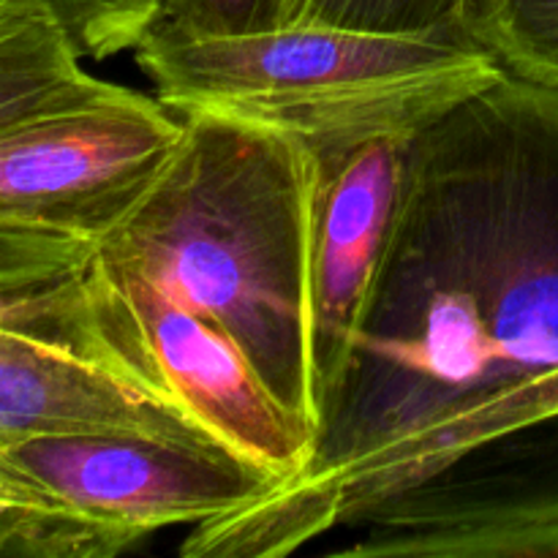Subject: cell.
<instances>
[{"instance_id":"1","label":"cell","mask_w":558,"mask_h":558,"mask_svg":"<svg viewBox=\"0 0 558 558\" xmlns=\"http://www.w3.org/2000/svg\"><path fill=\"white\" fill-rule=\"evenodd\" d=\"M558 371V93L501 71L409 136L390 243L303 472L191 526L185 558L360 537L461 425Z\"/></svg>"},{"instance_id":"2","label":"cell","mask_w":558,"mask_h":558,"mask_svg":"<svg viewBox=\"0 0 558 558\" xmlns=\"http://www.w3.org/2000/svg\"><path fill=\"white\" fill-rule=\"evenodd\" d=\"M180 118L158 178L76 272L82 343L287 485L308 466L319 425L316 156L265 125Z\"/></svg>"},{"instance_id":"3","label":"cell","mask_w":558,"mask_h":558,"mask_svg":"<svg viewBox=\"0 0 558 558\" xmlns=\"http://www.w3.org/2000/svg\"><path fill=\"white\" fill-rule=\"evenodd\" d=\"M134 54L172 112L265 125L308 147L414 134L505 71L469 36H392L316 22L156 38L136 44Z\"/></svg>"},{"instance_id":"4","label":"cell","mask_w":558,"mask_h":558,"mask_svg":"<svg viewBox=\"0 0 558 558\" xmlns=\"http://www.w3.org/2000/svg\"><path fill=\"white\" fill-rule=\"evenodd\" d=\"M183 134L161 98L104 85L0 134V221L101 240L150 189Z\"/></svg>"},{"instance_id":"5","label":"cell","mask_w":558,"mask_h":558,"mask_svg":"<svg viewBox=\"0 0 558 558\" xmlns=\"http://www.w3.org/2000/svg\"><path fill=\"white\" fill-rule=\"evenodd\" d=\"M0 450L71 510L134 543L158 529L232 515L281 485L227 447L150 436H38Z\"/></svg>"},{"instance_id":"6","label":"cell","mask_w":558,"mask_h":558,"mask_svg":"<svg viewBox=\"0 0 558 558\" xmlns=\"http://www.w3.org/2000/svg\"><path fill=\"white\" fill-rule=\"evenodd\" d=\"M74 272L0 287V447L65 434H131L223 447L178 403L74 347L69 332Z\"/></svg>"},{"instance_id":"7","label":"cell","mask_w":558,"mask_h":558,"mask_svg":"<svg viewBox=\"0 0 558 558\" xmlns=\"http://www.w3.org/2000/svg\"><path fill=\"white\" fill-rule=\"evenodd\" d=\"M409 136L387 134L311 147L316 156L308 259L311 357L319 409L347 365L390 243Z\"/></svg>"},{"instance_id":"8","label":"cell","mask_w":558,"mask_h":558,"mask_svg":"<svg viewBox=\"0 0 558 558\" xmlns=\"http://www.w3.org/2000/svg\"><path fill=\"white\" fill-rule=\"evenodd\" d=\"M80 58L49 11L0 0V134L101 90L107 82L87 74Z\"/></svg>"},{"instance_id":"9","label":"cell","mask_w":558,"mask_h":558,"mask_svg":"<svg viewBox=\"0 0 558 558\" xmlns=\"http://www.w3.org/2000/svg\"><path fill=\"white\" fill-rule=\"evenodd\" d=\"M466 33L507 74L558 93V0H474Z\"/></svg>"},{"instance_id":"10","label":"cell","mask_w":558,"mask_h":558,"mask_svg":"<svg viewBox=\"0 0 558 558\" xmlns=\"http://www.w3.org/2000/svg\"><path fill=\"white\" fill-rule=\"evenodd\" d=\"M472 5L474 0H294L292 22L392 36H469Z\"/></svg>"},{"instance_id":"11","label":"cell","mask_w":558,"mask_h":558,"mask_svg":"<svg viewBox=\"0 0 558 558\" xmlns=\"http://www.w3.org/2000/svg\"><path fill=\"white\" fill-rule=\"evenodd\" d=\"M292 14L294 0H156L142 41L245 36L289 25Z\"/></svg>"},{"instance_id":"12","label":"cell","mask_w":558,"mask_h":558,"mask_svg":"<svg viewBox=\"0 0 558 558\" xmlns=\"http://www.w3.org/2000/svg\"><path fill=\"white\" fill-rule=\"evenodd\" d=\"M41 5L69 33L82 58H112L145 36L156 0H27Z\"/></svg>"},{"instance_id":"13","label":"cell","mask_w":558,"mask_h":558,"mask_svg":"<svg viewBox=\"0 0 558 558\" xmlns=\"http://www.w3.org/2000/svg\"><path fill=\"white\" fill-rule=\"evenodd\" d=\"M93 243L58 229L0 221V287L47 281L80 270Z\"/></svg>"},{"instance_id":"14","label":"cell","mask_w":558,"mask_h":558,"mask_svg":"<svg viewBox=\"0 0 558 558\" xmlns=\"http://www.w3.org/2000/svg\"><path fill=\"white\" fill-rule=\"evenodd\" d=\"M0 510H71L0 450Z\"/></svg>"}]
</instances>
